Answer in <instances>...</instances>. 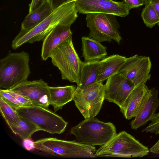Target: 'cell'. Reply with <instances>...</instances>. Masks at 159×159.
Wrapping results in <instances>:
<instances>
[{
    "label": "cell",
    "instance_id": "obj_1",
    "mask_svg": "<svg viewBox=\"0 0 159 159\" xmlns=\"http://www.w3.org/2000/svg\"><path fill=\"white\" fill-rule=\"evenodd\" d=\"M75 2H69L59 7L46 19L31 29L20 30L12 42L11 46L15 50L23 44L33 43L44 39L58 25L70 27L78 16Z\"/></svg>",
    "mask_w": 159,
    "mask_h": 159
},
{
    "label": "cell",
    "instance_id": "obj_2",
    "mask_svg": "<svg viewBox=\"0 0 159 159\" xmlns=\"http://www.w3.org/2000/svg\"><path fill=\"white\" fill-rule=\"evenodd\" d=\"M29 54L10 52L0 60V88L9 89L27 80L30 73Z\"/></svg>",
    "mask_w": 159,
    "mask_h": 159
},
{
    "label": "cell",
    "instance_id": "obj_3",
    "mask_svg": "<svg viewBox=\"0 0 159 159\" xmlns=\"http://www.w3.org/2000/svg\"><path fill=\"white\" fill-rule=\"evenodd\" d=\"M149 152L147 147L126 131H122L101 146L94 156L95 157H142Z\"/></svg>",
    "mask_w": 159,
    "mask_h": 159
},
{
    "label": "cell",
    "instance_id": "obj_4",
    "mask_svg": "<svg viewBox=\"0 0 159 159\" xmlns=\"http://www.w3.org/2000/svg\"><path fill=\"white\" fill-rule=\"evenodd\" d=\"M70 133L75 136L76 141L93 146L105 144L117 134L112 123L105 122L94 117L85 119L72 127Z\"/></svg>",
    "mask_w": 159,
    "mask_h": 159
},
{
    "label": "cell",
    "instance_id": "obj_5",
    "mask_svg": "<svg viewBox=\"0 0 159 159\" xmlns=\"http://www.w3.org/2000/svg\"><path fill=\"white\" fill-rule=\"evenodd\" d=\"M50 57L53 65L60 71L63 80L78 84L83 62L80 60L75 49L72 36L57 47Z\"/></svg>",
    "mask_w": 159,
    "mask_h": 159
},
{
    "label": "cell",
    "instance_id": "obj_6",
    "mask_svg": "<svg viewBox=\"0 0 159 159\" xmlns=\"http://www.w3.org/2000/svg\"><path fill=\"white\" fill-rule=\"evenodd\" d=\"M35 148L56 156L73 158L95 157L97 150L94 146L76 141H68L54 138L39 139L34 142Z\"/></svg>",
    "mask_w": 159,
    "mask_h": 159
},
{
    "label": "cell",
    "instance_id": "obj_7",
    "mask_svg": "<svg viewBox=\"0 0 159 159\" xmlns=\"http://www.w3.org/2000/svg\"><path fill=\"white\" fill-rule=\"evenodd\" d=\"M90 32L88 37L99 42L112 40L120 44L122 39L118 29L120 25L115 16L102 13L87 14L86 18Z\"/></svg>",
    "mask_w": 159,
    "mask_h": 159
},
{
    "label": "cell",
    "instance_id": "obj_8",
    "mask_svg": "<svg viewBox=\"0 0 159 159\" xmlns=\"http://www.w3.org/2000/svg\"><path fill=\"white\" fill-rule=\"evenodd\" d=\"M16 111L20 116L35 124L40 130L51 134L63 133L68 124L62 117L54 112L39 106L21 107Z\"/></svg>",
    "mask_w": 159,
    "mask_h": 159
},
{
    "label": "cell",
    "instance_id": "obj_9",
    "mask_svg": "<svg viewBox=\"0 0 159 159\" xmlns=\"http://www.w3.org/2000/svg\"><path fill=\"white\" fill-rule=\"evenodd\" d=\"M105 85L97 82L83 89L76 88L73 98L75 104L85 119L95 117L105 100Z\"/></svg>",
    "mask_w": 159,
    "mask_h": 159
},
{
    "label": "cell",
    "instance_id": "obj_10",
    "mask_svg": "<svg viewBox=\"0 0 159 159\" xmlns=\"http://www.w3.org/2000/svg\"><path fill=\"white\" fill-rule=\"evenodd\" d=\"M152 65L149 57L136 54L127 58L117 73L131 81L136 87L145 84L149 80Z\"/></svg>",
    "mask_w": 159,
    "mask_h": 159
},
{
    "label": "cell",
    "instance_id": "obj_11",
    "mask_svg": "<svg viewBox=\"0 0 159 159\" xmlns=\"http://www.w3.org/2000/svg\"><path fill=\"white\" fill-rule=\"evenodd\" d=\"M75 6L79 13H106L122 17L128 15L130 10L124 1L113 0H77Z\"/></svg>",
    "mask_w": 159,
    "mask_h": 159
},
{
    "label": "cell",
    "instance_id": "obj_12",
    "mask_svg": "<svg viewBox=\"0 0 159 159\" xmlns=\"http://www.w3.org/2000/svg\"><path fill=\"white\" fill-rule=\"evenodd\" d=\"M47 83L42 79L26 80L7 89L21 95L30 100L33 105L48 109L50 96Z\"/></svg>",
    "mask_w": 159,
    "mask_h": 159
},
{
    "label": "cell",
    "instance_id": "obj_13",
    "mask_svg": "<svg viewBox=\"0 0 159 159\" xmlns=\"http://www.w3.org/2000/svg\"><path fill=\"white\" fill-rule=\"evenodd\" d=\"M105 85V99L113 102L120 108L136 87L131 81L117 73L107 79Z\"/></svg>",
    "mask_w": 159,
    "mask_h": 159
},
{
    "label": "cell",
    "instance_id": "obj_14",
    "mask_svg": "<svg viewBox=\"0 0 159 159\" xmlns=\"http://www.w3.org/2000/svg\"><path fill=\"white\" fill-rule=\"evenodd\" d=\"M151 90L145 84L135 87L131 92L120 111L124 117L130 120L139 113L147 99Z\"/></svg>",
    "mask_w": 159,
    "mask_h": 159
},
{
    "label": "cell",
    "instance_id": "obj_15",
    "mask_svg": "<svg viewBox=\"0 0 159 159\" xmlns=\"http://www.w3.org/2000/svg\"><path fill=\"white\" fill-rule=\"evenodd\" d=\"M72 34L70 27L57 26L43 39L41 51L42 59L46 61L48 59L53 51Z\"/></svg>",
    "mask_w": 159,
    "mask_h": 159
},
{
    "label": "cell",
    "instance_id": "obj_16",
    "mask_svg": "<svg viewBox=\"0 0 159 159\" xmlns=\"http://www.w3.org/2000/svg\"><path fill=\"white\" fill-rule=\"evenodd\" d=\"M151 90V93L140 111L130 122L133 129L137 130L150 121L159 106L158 91L155 88H152Z\"/></svg>",
    "mask_w": 159,
    "mask_h": 159
},
{
    "label": "cell",
    "instance_id": "obj_17",
    "mask_svg": "<svg viewBox=\"0 0 159 159\" xmlns=\"http://www.w3.org/2000/svg\"><path fill=\"white\" fill-rule=\"evenodd\" d=\"M126 58L125 56L114 54L100 60L97 82L102 83L117 73Z\"/></svg>",
    "mask_w": 159,
    "mask_h": 159
},
{
    "label": "cell",
    "instance_id": "obj_18",
    "mask_svg": "<svg viewBox=\"0 0 159 159\" xmlns=\"http://www.w3.org/2000/svg\"><path fill=\"white\" fill-rule=\"evenodd\" d=\"M76 88L72 85L49 87L50 105L53 107L54 112L61 109L64 105L73 100Z\"/></svg>",
    "mask_w": 159,
    "mask_h": 159
},
{
    "label": "cell",
    "instance_id": "obj_19",
    "mask_svg": "<svg viewBox=\"0 0 159 159\" xmlns=\"http://www.w3.org/2000/svg\"><path fill=\"white\" fill-rule=\"evenodd\" d=\"M82 57L84 62L100 61L107 55V48L96 40L89 37L81 38Z\"/></svg>",
    "mask_w": 159,
    "mask_h": 159
},
{
    "label": "cell",
    "instance_id": "obj_20",
    "mask_svg": "<svg viewBox=\"0 0 159 159\" xmlns=\"http://www.w3.org/2000/svg\"><path fill=\"white\" fill-rule=\"evenodd\" d=\"M54 11L48 0L25 17L21 24L22 31L28 30L40 23Z\"/></svg>",
    "mask_w": 159,
    "mask_h": 159
},
{
    "label": "cell",
    "instance_id": "obj_21",
    "mask_svg": "<svg viewBox=\"0 0 159 159\" xmlns=\"http://www.w3.org/2000/svg\"><path fill=\"white\" fill-rule=\"evenodd\" d=\"M99 66V60L83 62L76 88L83 89L97 83Z\"/></svg>",
    "mask_w": 159,
    "mask_h": 159
},
{
    "label": "cell",
    "instance_id": "obj_22",
    "mask_svg": "<svg viewBox=\"0 0 159 159\" xmlns=\"http://www.w3.org/2000/svg\"><path fill=\"white\" fill-rule=\"evenodd\" d=\"M7 124L12 132L18 135L22 140L26 139L31 138L33 134L40 130L35 124L20 116L16 123Z\"/></svg>",
    "mask_w": 159,
    "mask_h": 159
},
{
    "label": "cell",
    "instance_id": "obj_23",
    "mask_svg": "<svg viewBox=\"0 0 159 159\" xmlns=\"http://www.w3.org/2000/svg\"><path fill=\"white\" fill-rule=\"evenodd\" d=\"M141 17L146 25L152 28L159 23V16L151 3L145 5L141 13Z\"/></svg>",
    "mask_w": 159,
    "mask_h": 159
},
{
    "label": "cell",
    "instance_id": "obj_24",
    "mask_svg": "<svg viewBox=\"0 0 159 159\" xmlns=\"http://www.w3.org/2000/svg\"><path fill=\"white\" fill-rule=\"evenodd\" d=\"M0 110L1 114L7 123H15L19 120L20 116L16 110L6 103L1 98Z\"/></svg>",
    "mask_w": 159,
    "mask_h": 159
},
{
    "label": "cell",
    "instance_id": "obj_25",
    "mask_svg": "<svg viewBox=\"0 0 159 159\" xmlns=\"http://www.w3.org/2000/svg\"><path fill=\"white\" fill-rule=\"evenodd\" d=\"M0 98L15 110L22 107L16 99L5 89H1Z\"/></svg>",
    "mask_w": 159,
    "mask_h": 159
},
{
    "label": "cell",
    "instance_id": "obj_26",
    "mask_svg": "<svg viewBox=\"0 0 159 159\" xmlns=\"http://www.w3.org/2000/svg\"><path fill=\"white\" fill-rule=\"evenodd\" d=\"M150 121L151 123L143 129L142 132H150L156 135L159 134V112L155 113Z\"/></svg>",
    "mask_w": 159,
    "mask_h": 159
},
{
    "label": "cell",
    "instance_id": "obj_27",
    "mask_svg": "<svg viewBox=\"0 0 159 159\" xmlns=\"http://www.w3.org/2000/svg\"><path fill=\"white\" fill-rule=\"evenodd\" d=\"M5 90L13 96L20 104L22 107H27L33 105L30 100L21 95L8 90Z\"/></svg>",
    "mask_w": 159,
    "mask_h": 159
},
{
    "label": "cell",
    "instance_id": "obj_28",
    "mask_svg": "<svg viewBox=\"0 0 159 159\" xmlns=\"http://www.w3.org/2000/svg\"><path fill=\"white\" fill-rule=\"evenodd\" d=\"M123 1L129 10L145 5L143 0H124Z\"/></svg>",
    "mask_w": 159,
    "mask_h": 159
},
{
    "label": "cell",
    "instance_id": "obj_29",
    "mask_svg": "<svg viewBox=\"0 0 159 159\" xmlns=\"http://www.w3.org/2000/svg\"><path fill=\"white\" fill-rule=\"evenodd\" d=\"M53 10L54 11L59 7L65 4L77 0H48Z\"/></svg>",
    "mask_w": 159,
    "mask_h": 159
},
{
    "label": "cell",
    "instance_id": "obj_30",
    "mask_svg": "<svg viewBox=\"0 0 159 159\" xmlns=\"http://www.w3.org/2000/svg\"><path fill=\"white\" fill-rule=\"evenodd\" d=\"M22 141L23 145L26 150L30 151L35 149L34 142L31 138L26 139Z\"/></svg>",
    "mask_w": 159,
    "mask_h": 159
},
{
    "label": "cell",
    "instance_id": "obj_31",
    "mask_svg": "<svg viewBox=\"0 0 159 159\" xmlns=\"http://www.w3.org/2000/svg\"><path fill=\"white\" fill-rule=\"evenodd\" d=\"M45 0H32L29 4V13H31L41 6Z\"/></svg>",
    "mask_w": 159,
    "mask_h": 159
},
{
    "label": "cell",
    "instance_id": "obj_32",
    "mask_svg": "<svg viewBox=\"0 0 159 159\" xmlns=\"http://www.w3.org/2000/svg\"><path fill=\"white\" fill-rule=\"evenodd\" d=\"M149 150L150 152L159 154V139L157 143Z\"/></svg>",
    "mask_w": 159,
    "mask_h": 159
},
{
    "label": "cell",
    "instance_id": "obj_33",
    "mask_svg": "<svg viewBox=\"0 0 159 159\" xmlns=\"http://www.w3.org/2000/svg\"><path fill=\"white\" fill-rule=\"evenodd\" d=\"M150 2L159 16V0H149Z\"/></svg>",
    "mask_w": 159,
    "mask_h": 159
},
{
    "label": "cell",
    "instance_id": "obj_34",
    "mask_svg": "<svg viewBox=\"0 0 159 159\" xmlns=\"http://www.w3.org/2000/svg\"><path fill=\"white\" fill-rule=\"evenodd\" d=\"M144 2L145 5L149 2V0H143Z\"/></svg>",
    "mask_w": 159,
    "mask_h": 159
},
{
    "label": "cell",
    "instance_id": "obj_35",
    "mask_svg": "<svg viewBox=\"0 0 159 159\" xmlns=\"http://www.w3.org/2000/svg\"><path fill=\"white\" fill-rule=\"evenodd\" d=\"M158 25H159V23H158Z\"/></svg>",
    "mask_w": 159,
    "mask_h": 159
}]
</instances>
